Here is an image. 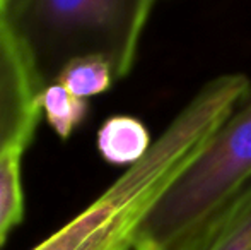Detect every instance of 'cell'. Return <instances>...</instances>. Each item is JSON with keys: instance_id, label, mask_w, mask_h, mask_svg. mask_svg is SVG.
Here are the masks:
<instances>
[{"instance_id": "10", "label": "cell", "mask_w": 251, "mask_h": 250, "mask_svg": "<svg viewBox=\"0 0 251 250\" xmlns=\"http://www.w3.org/2000/svg\"><path fill=\"white\" fill-rule=\"evenodd\" d=\"M2 2H3V0H0V5H2Z\"/></svg>"}, {"instance_id": "1", "label": "cell", "mask_w": 251, "mask_h": 250, "mask_svg": "<svg viewBox=\"0 0 251 250\" xmlns=\"http://www.w3.org/2000/svg\"><path fill=\"white\" fill-rule=\"evenodd\" d=\"M250 89V79L243 74H226L207 83L139 163L31 250H133L137 231L155 202L248 98Z\"/></svg>"}, {"instance_id": "9", "label": "cell", "mask_w": 251, "mask_h": 250, "mask_svg": "<svg viewBox=\"0 0 251 250\" xmlns=\"http://www.w3.org/2000/svg\"><path fill=\"white\" fill-rule=\"evenodd\" d=\"M116 81L113 67L101 57H84L70 62L60 74L62 83L77 98H94L106 93Z\"/></svg>"}, {"instance_id": "5", "label": "cell", "mask_w": 251, "mask_h": 250, "mask_svg": "<svg viewBox=\"0 0 251 250\" xmlns=\"http://www.w3.org/2000/svg\"><path fill=\"white\" fill-rule=\"evenodd\" d=\"M171 250H251V182Z\"/></svg>"}, {"instance_id": "3", "label": "cell", "mask_w": 251, "mask_h": 250, "mask_svg": "<svg viewBox=\"0 0 251 250\" xmlns=\"http://www.w3.org/2000/svg\"><path fill=\"white\" fill-rule=\"evenodd\" d=\"M251 182V96L215 130L151 209L133 250H171Z\"/></svg>"}, {"instance_id": "8", "label": "cell", "mask_w": 251, "mask_h": 250, "mask_svg": "<svg viewBox=\"0 0 251 250\" xmlns=\"http://www.w3.org/2000/svg\"><path fill=\"white\" fill-rule=\"evenodd\" d=\"M38 107L41 117L62 140L69 139L89 113L87 100L77 98L62 83H53L41 89L38 94Z\"/></svg>"}, {"instance_id": "2", "label": "cell", "mask_w": 251, "mask_h": 250, "mask_svg": "<svg viewBox=\"0 0 251 250\" xmlns=\"http://www.w3.org/2000/svg\"><path fill=\"white\" fill-rule=\"evenodd\" d=\"M155 0H3L0 26L38 94L70 62L101 57L116 81L132 72Z\"/></svg>"}, {"instance_id": "4", "label": "cell", "mask_w": 251, "mask_h": 250, "mask_svg": "<svg viewBox=\"0 0 251 250\" xmlns=\"http://www.w3.org/2000/svg\"><path fill=\"white\" fill-rule=\"evenodd\" d=\"M38 91L17 48L0 26V156L31 144L40 124Z\"/></svg>"}, {"instance_id": "7", "label": "cell", "mask_w": 251, "mask_h": 250, "mask_svg": "<svg viewBox=\"0 0 251 250\" xmlns=\"http://www.w3.org/2000/svg\"><path fill=\"white\" fill-rule=\"evenodd\" d=\"M24 153L26 147H14L0 156V245L24 218Z\"/></svg>"}, {"instance_id": "6", "label": "cell", "mask_w": 251, "mask_h": 250, "mask_svg": "<svg viewBox=\"0 0 251 250\" xmlns=\"http://www.w3.org/2000/svg\"><path fill=\"white\" fill-rule=\"evenodd\" d=\"M98 153L113 167L139 163L152 147V137L140 118L132 115H113L101 124L96 136Z\"/></svg>"}]
</instances>
